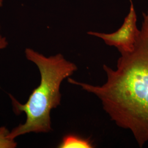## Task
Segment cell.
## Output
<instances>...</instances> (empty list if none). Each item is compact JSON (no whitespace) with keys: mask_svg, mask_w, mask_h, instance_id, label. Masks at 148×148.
Here are the masks:
<instances>
[{"mask_svg":"<svg viewBox=\"0 0 148 148\" xmlns=\"http://www.w3.org/2000/svg\"><path fill=\"white\" fill-rule=\"evenodd\" d=\"M106 83L95 85L70 79L69 82L93 94L117 126L130 130L139 147L148 142V11L134 49L122 53L113 69L103 66Z\"/></svg>","mask_w":148,"mask_h":148,"instance_id":"cell-1","label":"cell"},{"mask_svg":"<svg viewBox=\"0 0 148 148\" xmlns=\"http://www.w3.org/2000/svg\"><path fill=\"white\" fill-rule=\"evenodd\" d=\"M25 54L27 59L37 66L41 80L24 104L10 95L16 113L24 112L27 115L24 123L9 133L8 137L12 139L29 133H46L52 130L51 111L60 104L61 84L77 70V65L60 53L47 57L32 49L26 48Z\"/></svg>","mask_w":148,"mask_h":148,"instance_id":"cell-2","label":"cell"},{"mask_svg":"<svg viewBox=\"0 0 148 148\" xmlns=\"http://www.w3.org/2000/svg\"><path fill=\"white\" fill-rule=\"evenodd\" d=\"M130 2L129 13L117 31L110 34L95 32H88L87 34L102 39L108 46L116 48L120 54L132 52L137 42L140 30L137 26V15L132 0Z\"/></svg>","mask_w":148,"mask_h":148,"instance_id":"cell-3","label":"cell"},{"mask_svg":"<svg viewBox=\"0 0 148 148\" xmlns=\"http://www.w3.org/2000/svg\"><path fill=\"white\" fill-rule=\"evenodd\" d=\"M58 148H93L95 145L89 138L83 137L76 134H68L62 138Z\"/></svg>","mask_w":148,"mask_h":148,"instance_id":"cell-4","label":"cell"},{"mask_svg":"<svg viewBox=\"0 0 148 148\" xmlns=\"http://www.w3.org/2000/svg\"><path fill=\"white\" fill-rule=\"evenodd\" d=\"M10 132L5 126L0 127V148H15L17 147L15 140L8 137Z\"/></svg>","mask_w":148,"mask_h":148,"instance_id":"cell-5","label":"cell"},{"mask_svg":"<svg viewBox=\"0 0 148 148\" xmlns=\"http://www.w3.org/2000/svg\"><path fill=\"white\" fill-rule=\"evenodd\" d=\"M0 32H1V26H0ZM8 42L7 41L5 37H3L0 32V50L5 49L7 47Z\"/></svg>","mask_w":148,"mask_h":148,"instance_id":"cell-6","label":"cell"},{"mask_svg":"<svg viewBox=\"0 0 148 148\" xmlns=\"http://www.w3.org/2000/svg\"><path fill=\"white\" fill-rule=\"evenodd\" d=\"M3 5V0H0V7Z\"/></svg>","mask_w":148,"mask_h":148,"instance_id":"cell-7","label":"cell"}]
</instances>
